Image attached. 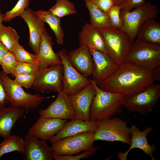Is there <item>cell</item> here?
<instances>
[{
    "instance_id": "cell-1",
    "label": "cell",
    "mask_w": 160,
    "mask_h": 160,
    "mask_svg": "<svg viewBox=\"0 0 160 160\" xmlns=\"http://www.w3.org/2000/svg\"><path fill=\"white\" fill-rule=\"evenodd\" d=\"M155 81L151 71L124 62L98 86L103 90L121 93L126 97L143 90Z\"/></svg>"
},
{
    "instance_id": "cell-2",
    "label": "cell",
    "mask_w": 160,
    "mask_h": 160,
    "mask_svg": "<svg viewBox=\"0 0 160 160\" xmlns=\"http://www.w3.org/2000/svg\"><path fill=\"white\" fill-rule=\"evenodd\" d=\"M96 90L89 112L90 120L95 121L107 119L120 114L125 98L123 95L100 89L95 81L90 79Z\"/></svg>"
},
{
    "instance_id": "cell-3",
    "label": "cell",
    "mask_w": 160,
    "mask_h": 160,
    "mask_svg": "<svg viewBox=\"0 0 160 160\" xmlns=\"http://www.w3.org/2000/svg\"><path fill=\"white\" fill-rule=\"evenodd\" d=\"M96 28L103 37L108 55L119 65L123 63L134 41L121 29L112 27Z\"/></svg>"
},
{
    "instance_id": "cell-4",
    "label": "cell",
    "mask_w": 160,
    "mask_h": 160,
    "mask_svg": "<svg viewBox=\"0 0 160 160\" xmlns=\"http://www.w3.org/2000/svg\"><path fill=\"white\" fill-rule=\"evenodd\" d=\"M124 62L151 71L160 66V44L137 39Z\"/></svg>"
},
{
    "instance_id": "cell-5",
    "label": "cell",
    "mask_w": 160,
    "mask_h": 160,
    "mask_svg": "<svg viewBox=\"0 0 160 160\" xmlns=\"http://www.w3.org/2000/svg\"><path fill=\"white\" fill-rule=\"evenodd\" d=\"M0 77L7 93L9 105L23 107L25 113L36 108L44 100L51 97L41 96L39 93L33 94L26 92L3 71H0Z\"/></svg>"
},
{
    "instance_id": "cell-6",
    "label": "cell",
    "mask_w": 160,
    "mask_h": 160,
    "mask_svg": "<svg viewBox=\"0 0 160 160\" xmlns=\"http://www.w3.org/2000/svg\"><path fill=\"white\" fill-rule=\"evenodd\" d=\"M127 121L113 117L95 121L97 128L95 132V140L119 141L130 145L131 128Z\"/></svg>"
},
{
    "instance_id": "cell-7",
    "label": "cell",
    "mask_w": 160,
    "mask_h": 160,
    "mask_svg": "<svg viewBox=\"0 0 160 160\" xmlns=\"http://www.w3.org/2000/svg\"><path fill=\"white\" fill-rule=\"evenodd\" d=\"M159 11V8L149 1L131 11L121 9L120 16L124 23L121 29L127 33L134 41L140 26L146 21L156 18Z\"/></svg>"
},
{
    "instance_id": "cell-8",
    "label": "cell",
    "mask_w": 160,
    "mask_h": 160,
    "mask_svg": "<svg viewBox=\"0 0 160 160\" xmlns=\"http://www.w3.org/2000/svg\"><path fill=\"white\" fill-rule=\"evenodd\" d=\"M95 132L91 131L60 139L52 144L53 154L73 155L88 150L94 146Z\"/></svg>"
},
{
    "instance_id": "cell-9",
    "label": "cell",
    "mask_w": 160,
    "mask_h": 160,
    "mask_svg": "<svg viewBox=\"0 0 160 160\" xmlns=\"http://www.w3.org/2000/svg\"><path fill=\"white\" fill-rule=\"evenodd\" d=\"M160 96V84H152L133 95L125 97L123 107L142 115L151 113Z\"/></svg>"
},
{
    "instance_id": "cell-10",
    "label": "cell",
    "mask_w": 160,
    "mask_h": 160,
    "mask_svg": "<svg viewBox=\"0 0 160 160\" xmlns=\"http://www.w3.org/2000/svg\"><path fill=\"white\" fill-rule=\"evenodd\" d=\"M66 50L63 49L57 54L60 58L63 67V91L68 96L73 95L90 82L89 79L78 71L69 61Z\"/></svg>"
},
{
    "instance_id": "cell-11",
    "label": "cell",
    "mask_w": 160,
    "mask_h": 160,
    "mask_svg": "<svg viewBox=\"0 0 160 160\" xmlns=\"http://www.w3.org/2000/svg\"><path fill=\"white\" fill-rule=\"evenodd\" d=\"M63 67L62 64L50 66L40 70L36 76L32 87L37 93L63 90Z\"/></svg>"
},
{
    "instance_id": "cell-12",
    "label": "cell",
    "mask_w": 160,
    "mask_h": 160,
    "mask_svg": "<svg viewBox=\"0 0 160 160\" xmlns=\"http://www.w3.org/2000/svg\"><path fill=\"white\" fill-rule=\"evenodd\" d=\"M39 116L71 120L76 118V112L68 96L63 90L58 92L55 100L46 108L40 110Z\"/></svg>"
},
{
    "instance_id": "cell-13",
    "label": "cell",
    "mask_w": 160,
    "mask_h": 160,
    "mask_svg": "<svg viewBox=\"0 0 160 160\" xmlns=\"http://www.w3.org/2000/svg\"><path fill=\"white\" fill-rule=\"evenodd\" d=\"M24 140V151L22 153L25 160H52L53 158L52 147L45 140H39L26 133Z\"/></svg>"
},
{
    "instance_id": "cell-14",
    "label": "cell",
    "mask_w": 160,
    "mask_h": 160,
    "mask_svg": "<svg viewBox=\"0 0 160 160\" xmlns=\"http://www.w3.org/2000/svg\"><path fill=\"white\" fill-rule=\"evenodd\" d=\"M94 61L92 75L97 85L112 75L119 65L108 55L103 52L89 48Z\"/></svg>"
},
{
    "instance_id": "cell-15",
    "label": "cell",
    "mask_w": 160,
    "mask_h": 160,
    "mask_svg": "<svg viewBox=\"0 0 160 160\" xmlns=\"http://www.w3.org/2000/svg\"><path fill=\"white\" fill-rule=\"evenodd\" d=\"M131 128V143L129 149L125 152L119 151L116 153L117 157L120 160H126L128 154L130 151L134 148L142 150L147 156H150L152 160H155L153 153L156 147L154 144L150 145L147 140V136L153 131L151 127H148L141 131L135 125Z\"/></svg>"
},
{
    "instance_id": "cell-16",
    "label": "cell",
    "mask_w": 160,
    "mask_h": 160,
    "mask_svg": "<svg viewBox=\"0 0 160 160\" xmlns=\"http://www.w3.org/2000/svg\"><path fill=\"white\" fill-rule=\"evenodd\" d=\"M96 90L91 82L76 94L68 96L77 115L76 118L85 121H90L89 112Z\"/></svg>"
},
{
    "instance_id": "cell-17",
    "label": "cell",
    "mask_w": 160,
    "mask_h": 160,
    "mask_svg": "<svg viewBox=\"0 0 160 160\" xmlns=\"http://www.w3.org/2000/svg\"><path fill=\"white\" fill-rule=\"evenodd\" d=\"M67 120L40 116L31 127L28 133L41 140H49L62 128Z\"/></svg>"
},
{
    "instance_id": "cell-18",
    "label": "cell",
    "mask_w": 160,
    "mask_h": 160,
    "mask_svg": "<svg viewBox=\"0 0 160 160\" xmlns=\"http://www.w3.org/2000/svg\"><path fill=\"white\" fill-rule=\"evenodd\" d=\"M26 22L29 33V44L34 54L39 52L42 34L47 31L44 23L31 9L26 8L19 16Z\"/></svg>"
},
{
    "instance_id": "cell-19",
    "label": "cell",
    "mask_w": 160,
    "mask_h": 160,
    "mask_svg": "<svg viewBox=\"0 0 160 160\" xmlns=\"http://www.w3.org/2000/svg\"><path fill=\"white\" fill-rule=\"evenodd\" d=\"M68 58L74 67L80 73L87 77L92 75L94 64L89 48L85 45L67 53Z\"/></svg>"
},
{
    "instance_id": "cell-20",
    "label": "cell",
    "mask_w": 160,
    "mask_h": 160,
    "mask_svg": "<svg viewBox=\"0 0 160 160\" xmlns=\"http://www.w3.org/2000/svg\"><path fill=\"white\" fill-rule=\"evenodd\" d=\"M53 46L52 37L46 31L42 35L39 52L36 55L40 71L62 64L60 58L53 51Z\"/></svg>"
},
{
    "instance_id": "cell-21",
    "label": "cell",
    "mask_w": 160,
    "mask_h": 160,
    "mask_svg": "<svg viewBox=\"0 0 160 160\" xmlns=\"http://www.w3.org/2000/svg\"><path fill=\"white\" fill-rule=\"evenodd\" d=\"M97 128L95 121H85L76 118L67 121L60 131L49 141L52 144L64 137L82 133L95 131Z\"/></svg>"
},
{
    "instance_id": "cell-22",
    "label": "cell",
    "mask_w": 160,
    "mask_h": 160,
    "mask_svg": "<svg viewBox=\"0 0 160 160\" xmlns=\"http://www.w3.org/2000/svg\"><path fill=\"white\" fill-rule=\"evenodd\" d=\"M22 107L5 105L0 107V137L3 138L10 135L12 129L18 119L23 115Z\"/></svg>"
},
{
    "instance_id": "cell-23",
    "label": "cell",
    "mask_w": 160,
    "mask_h": 160,
    "mask_svg": "<svg viewBox=\"0 0 160 160\" xmlns=\"http://www.w3.org/2000/svg\"><path fill=\"white\" fill-rule=\"evenodd\" d=\"M79 40L80 45H85L89 48L108 54L103 36L90 23H86L82 27L79 35Z\"/></svg>"
},
{
    "instance_id": "cell-24",
    "label": "cell",
    "mask_w": 160,
    "mask_h": 160,
    "mask_svg": "<svg viewBox=\"0 0 160 160\" xmlns=\"http://www.w3.org/2000/svg\"><path fill=\"white\" fill-rule=\"evenodd\" d=\"M137 39L145 41L160 44V23L154 19L149 20L139 28Z\"/></svg>"
},
{
    "instance_id": "cell-25",
    "label": "cell",
    "mask_w": 160,
    "mask_h": 160,
    "mask_svg": "<svg viewBox=\"0 0 160 160\" xmlns=\"http://www.w3.org/2000/svg\"><path fill=\"white\" fill-rule=\"evenodd\" d=\"M44 23H47L54 33L56 42L59 45L64 43V34L60 25V18L49 11L39 10L34 12Z\"/></svg>"
},
{
    "instance_id": "cell-26",
    "label": "cell",
    "mask_w": 160,
    "mask_h": 160,
    "mask_svg": "<svg viewBox=\"0 0 160 160\" xmlns=\"http://www.w3.org/2000/svg\"><path fill=\"white\" fill-rule=\"evenodd\" d=\"M90 15L91 25L96 28L111 27V23L107 13L97 7L90 0H84Z\"/></svg>"
},
{
    "instance_id": "cell-27",
    "label": "cell",
    "mask_w": 160,
    "mask_h": 160,
    "mask_svg": "<svg viewBox=\"0 0 160 160\" xmlns=\"http://www.w3.org/2000/svg\"><path fill=\"white\" fill-rule=\"evenodd\" d=\"M24 140L16 135H9L4 138L0 143V158L4 154L12 152L22 153L24 151Z\"/></svg>"
},
{
    "instance_id": "cell-28",
    "label": "cell",
    "mask_w": 160,
    "mask_h": 160,
    "mask_svg": "<svg viewBox=\"0 0 160 160\" xmlns=\"http://www.w3.org/2000/svg\"><path fill=\"white\" fill-rule=\"evenodd\" d=\"M19 36L11 27L2 25L0 27V41L9 51H12L14 46L18 43Z\"/></svg>"
},
{
    "instance_id": "cell-29",
    "label": "cell",
    "mask_w": 160,
    "mask_h": 160,
    "mask_svg": "<svg viewBox=\"0 0 160 160\" xmlns=\"http://www.w3.org/2000/svg\"><path fill=\"white\" fill-rule=\"evenodd\" d=\"M48 11L60 18L77 12L75 5L68 0H57L55 4Z\"/></svg>"
},
{
    "instance_id": "cell-30",
    "label": "cell",
    "mask_w": 160,
    "mask_h": 160,
    "mask_svg": "<svg viewBox=\"0 0 160 160\" xmlns=\"http://www.w3.org/2000/svg\"><path fill=\"white\" fill-rule=\"evenodd\" d=\"M12 52L17 61L30 63L39 65L36 55L28 52L18 43L14 46Z\"/></svg>"
},
{
    "instance_id": "cell-31",
    "label": "cell",
    "mask_w": 160,
    "mask_h": 160,
    "mask_svg": "<svg viewBox=\"0 0 160 160\" xmlns=\"http://www.w3.org/2000/svg\"><path fill=\"white\" fill-rule=\"evenodd\" d=\"M30 0H18L11 10L5 12L3 18V21L9 22L13 19L19 16L28 8Z\"/></svg>"
},
{
    "instance_id": "cell-32",
    "label": "cell",
    "mask_w": 160,
    "mask_h": 160,
    "mask_svg": "<svg viewBox=\"0 0 160 160\" xmlns=\"http://www.w3.org/2000/svg\"><path fill=\"white\" fill-rule=\"evenodd\" d=\"M18 64V61L12 51H8L2 60L0 65L3 71L13 77Z\"/></svg>"
},
{
    "instance_id": "cell-33",
    "label": "cell",
    "mask_w": 160,
    "mask_h": 160,
    "mask_svg": "<svg viewBox=\"0 0 160 160\" xmlns=\"http://www.w3.org/2000/svg\"><path fill=\"white\" fill-rule=\"evenodd\" d=\"M39 65L28 63L18 61V64L13 77L18 74H25L36 76L39 73Z\"/></svg>"
},
{
    "instance_id": "cell-34",
    "label": "cell",
    "mask_w": 160,
    "mask_h": 160,
    "mask_svg": "<svg viewBox=\"0 0 160 160\" xmlns=\"http://www.w3.org/2000/svg\"><path fill=\"white\" fill-rule=\"evenodd\" d=\"M120 6L114 5L107 12L111 23V27L121 29L123 25V21L120 16Z\"/></svg>"
},
{
    "instance_id": "cell-35",
    "label": "cell",
    "mask_w": 160,
    "mask_h": 160,
    "mask_svg": "<svg viewBox=\"0 0 160 160\" xmlns=\"http://www.w3.org/2000/svg\"><path fill=\"white\" fill-rule=\"evenodd\" d=\"M99 149L97 147L94 146L90 149L84 151L80 154L73 155H58L53 154V158L55 160H78L91 157L94 155Z\"/></svg>"
},
{
    "instance_id": "cell-36",
    "label": "cell",
    "mask_w": 160,
    "mask_h": 160,
    "mask_svg": "<svg viewBox=\"0 0 160 160\" xmlns=\"http://www.w3.org/2000/svg\"><path fill=\"white\" fill-rule=\"evenodd\" d=\"M13 80L17 85L26 89L31 88L33 84L36 76L34 75L18 74L16 75Z\"/></svg>"
},
{
    "instance_id": "cell-37",
    "label": "cell",
    "mask_w": 160,
    "mask_h": 160,
    "mask_svg": "<svg viewBox=\"0 0 160 160\" xmlns=\"http://www.w3.org/2000/svg\"><path fill=\"white\" fill-rule=\"evenodd\" d=\"M146 0H123L120 7L121 10L130 11L133 8L141 6L146 2Z\"/></svg>"
},
{
    "instance_id": "cell-38",
    "label": "cell",
    "mask_w": 160,
    "mask_h": 160,
    "mask_svg": "<svg viewBox=\"0 0 160 160\" xmlns=\"http://www.w3.org/2000/svg\"><path fill=\"white\" fill-rule=\"evenodd\" d=\"M98 9L105 13L115 5L114 0H90Z\"/></svg>"
},
{
    "instance_id": "cell-39",
    "label": "cell",
    "mask_w": 160,
    "mask_h": 160,
    "mask_svg": "<svg viewBox=\"0 0 160 160\" xmlns=\"http://www.w3.org/2000/svg\"><path fill=\"white\" fill-rule=\"evenodd\" d=\"M9 103L7 93L0 77V107L5 105Z\"/></svg>"
},
{
    "instance_id": "cell-40",
    "label": "cell",
    "mask_w": 160,
    "mask_h": 160,
    "mask_svg": "<svg viewBox=\"0 0 160 160\" xmlns=\"http://www.w3.org/2000/svg\"><path fill=\"white\" fill-rule=\"evenodd\" d=\"M8 50L0 41V65L4 57Z\"/></svg>"
},
{
    "instance_id": "cell-41",
    "label": "cell",
    "mask_w": 160,
    "mask_h": 160,
    "mask_svg": "<svg viewBox=\"0 0 160 160\" xmlns=\"http://www.w3.org/2000/svg\"><path fill=\"white\" fill-rule=\"evenodd\" d=\"M152 76L155 81L160 80V66L151 71Z\"/></svg>"
},
{
    "instance_id": "cell-42",
    "label": "cell",
    "mask_w": 160,
    "mask_h": 160,
    "mask_svg": "<svg viewBox=\"0 0 160 160\" xmlns=\"http://www.w3.org/2000/svg\"><path fill=\"white\" fill-rule=\"evenodd\" d=\"M4 15V14H2L0 9V27L2 25L3 18Z\"/></svg>"
},
{
    "instance_id": "cell-43",
    "label": "cell",
    "mask_w": 160,
    "mask_h": 160,
    "mask_svg": "<svg viewBox=\"0 0 160 160\" xmlns=\"http://www.w3.org/2000/svg\"><path fill=\"white\" fill-rule=\"evenodd\" d=\"M123 0H114L115 5L120 6Z\"/></svg>"
},
{
    "instance_id": "cell-44",
    "label": "cell",
    "mask_w": 160,
    "mask_h": 160,
    "mask_svg": "<svg viewBox=\"0 0 160 160\" xmlns=\"http://www.w3.org/2000/svg\"></svg>"
}]
</instances>
